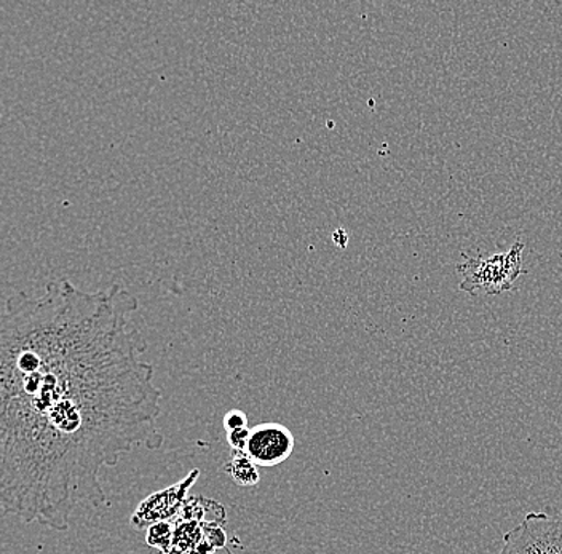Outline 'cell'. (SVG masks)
Segmentation results:
<instances>
[{
	"instance_id": "1",
	"label": "cell",
	"mask_w": 562,
	"mask_h": 554,
	"mask_svg": "<svg viewBox=\"0 0 562 554\" xmlns=\"http://www.w3.org/2000/svg\"><path fill=\"white\" fill-rule=\"evenodd\" d=\"M121 285L69 280L16 293L0 321V505L53 531L108 504L100 475L138 446L158 449L161 392Z\"/></svg>"
},
{
	"instance_id": "2",
	"label": "cell",
	"mask_w": 562,
	"mask_h": 554,
	"mask_svg": "<svg viewBox=\"0 0 562 554\" xmlns=\"http://www.w3.org/2000/svg\"><path fill=\"white\" fill-rule=\"evenodd\" d=\"M525 244H515L498 255L476 256L459 265L460 287L472 294H502L512 291L519 275L526 273L522 264Z\"/></svg>"
},
{
	"instance_id": "3",
	"label": "cell",
	"mask_w": 562,
	"mask_h": 554,
	"mask_svg": "<svg viewBox=\"0 0 562 554\" xmlns=\"http://www.w3.org/2000/svg\"><path fill=\"white\" fill-rule=\"evenodd\" d=\"M199 478L200 470L195 468L182 482L176 483L167 489L158 490L156 494H150L149 497L140 501L130 519V524L136 531H147L153 525L170 521L179 511L184 510L186 504L189 501V493Z\"/></svg>"
},
{
	"instance_id": "4",
	"label": "cell",
	"mask_w": 562,
	"mask_h": 554,
	"mask_svg": "<svg viewBox=\"0 0 562 554\" xmlns=\"http://www.w3.org/2000/svg\"><path fill=\"white\" fill-rule=\"evenodd\" d=\"M294 434L279 422H263L249 430L245 452L258 466L283 464L294 452Z\"/></svg>"
},
{
	"instance_id": "5",
	"label": "cell",
	"mask_w": 562,
	"mask_h": 554,
	"mask_svg": "<svg viewBox=\"0 0 562 554\" xmlns=\"http://www.w3.org/2000/svg\"><path fill=\"white\" fill-rule=\"evenodd\" d=\"M226 472L238 486L251 487L259 483L258 465L251 461V457L245 451H232Z\"/></svg>"
},
{
	"instance_id": "6",
	"label": "cell",
	"mask_w": 562,
	"mask_h": 554,
	"mask_svg": "<svg viewBox=\"0 0 562 554\" xmlns=\"http://www.w3.org/2000/svg\"><path fill=\"white\" fill-rule=\"evenodd\" d=\"M175 528L171 522H160V524L153 525L147 529V543L153 549L160 550V552L168 553L173 546Z\"/></svg>"
},
{
	"instance_id": "7",
	"label": "cell",
	"mask_w": 562,
	"mask_h": 554,
	"mask_svg": "<svg viewBox=\"0 0 562 554\" xmlns=\"http://www.w3.org/2000/svg\"><path fill=\"white\" fill-rule=\"evenodd\" d=\"M223 426L227 433L228 431L248 429V417L240 409H232L224 416Z\"/></svg>"
},
{
	"instance_id": "8",
	"label": "cell",
	"mask_w": 562,
	"mask_h": 554,
	"mask_svg": "<svg viewBox=\"0 0 562 554\" xmlns=\"http://www.w3.org/2000/svg\"><path fill=\"white\" fill-rule=\"evenodd\" d=\"M249 430L251 429L228 431L227 443L232 451H245L249 440Z\"/></svg>"
}]
</instances>
